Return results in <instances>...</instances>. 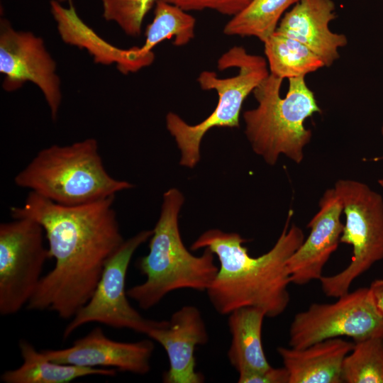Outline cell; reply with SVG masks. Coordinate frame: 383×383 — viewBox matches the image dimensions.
Segmentation results:
<instances>
[{
  "label": "cell",
  "instance_id": "6da1fadb",
  "mask_svg": "<svg viewBox=\"0 0 383 383\" xmlns=\"http://www.w3.org/2000/svg\"><path fill=\"white\" fill-rule=\"evenodd\" d=\"M114 199L63 206L30 192L23 205L11 207L13 218H28L41 225L55 260L42 277L28 310H49L69 320L89 301L106 262L125 240Z\"/></svg>",
  "mask_w": 383,
  "mask_h": 383
},
{
  "label": "cell",
  "instance_id": "7a4b0ae2",
  "mask_svg": "<svg viewBox=\"0 0 383 383\" xmlns=\"http://www.w3.org/2000/svg\"><path fill=\"white\" fill-rule=\"evenodd\" d=\"M292 211L274 246L259 257H252L243 245L246 241L238 233L210 229L192 245L196 250L209 248L218 259L220 267L210 287L208 297L215 310L228 315L245 306L263 309L266 316L282 314L290 301L291 284L287 261L304 240L303 231L290 226Z\"/></svg>",
  "mask_w": 383,
  "mask_h": 383
},
{
  "label": "cell",
  "instance_id": "3957f363",
  "mask_svg": "<svg viewBox=\"0 0 383 383\" xmlns=\"http://www.w3.org/2000/svg\"><path fill=\"white\" fill-rule=\"evenodd\" d=\"M184 201L183 194L175 188L164 193L160 214L150 238L149 252L137 262L146 279L130 288L127 295L143 309L153 307L175 290L206 292L218 273L211 250L205 248L201 256H195L182 242L178 219Z\"/></svg>",
  "mask_w": 383,
  "mask_h": 383
},
{
  "label": "cell",
  "instance_id": "277c9868",
  "mask_svg": "<svg viewBox=\"0 0 383 383\" xmlns=\"http://www.w3.org/2000/svg\"><path fill=\"white\" fill-rule=\"evenodd\" d=\"M15 184L63 206L82 205L133 187L106 170L93 138L43 148L14 177Z\"/></svg>",
  "mask_w": 383,
  "mask_h": 383
},
{
  "label": "cell",
  "instance_id": "5b68a950",
  "mask_svg": "<svg viewBox=\"0 0 383 383\" xmlns=\"http://www.w3.org/2000/svg\"><path fill=\"white\" fill-rule=\"evenodd\" d=\"M282 81L270 73L252 91L257 106L243 113L245 133L253 151L270 165L281 155L301 162L304 149L312 137L304 121L321 112L304 77L289 79L284 98L280 96Z\"/></svg>",
  "mask_w": 383,
  "mask_h": 383
},
{
  "label": "cell",
  "instance_id": "8992f818",
  "mask_svg": "<svg viewBox=\"0 0 383 383\" xmlns=\"http://www.w3.org/2000/svg\"><path fill=\"white\" fill-rule=\"evenodd\" d=\"M218 69L238 67V74L227 78L216 72L202 71L197 79L204 90H215L218 96L213 111L204 121L190 125L179 115L169 112L166 127L181 152L179 164L193 168L200 160V146L204 135L213 127L238 128L243 104L255 88L270 74L267 62L260 55H251L241 46H235L218 60Z\"/></svg>",
  "mask_w": 383,
  "mask_h": 383
},
{
  "label": "cell",
  "instance_id": "52a82bcc",
  "mask_svg": "<svg viewBox=\"0 0 383 383\" xmlns=\"http://www.w3.org/2000/svg\"><path fill=\"white\" fill-rule=\"evenodd\" d=\"M345 215L340 243L353 248L350 264L341 272L320 278L321 289L338 298L353 282L383 260V198L368 185L353 179H338L333 187Z\"/></svg>",
  "mask_w": 383,
  "mask_h": 383
},
{
  "label": "cell",
  "instance_id": "ba28073f",
  "mask_svg": "<svg viewBox=\"0 0 383 383\" xmlns=\"http://www.w3.org/2000/svg\"><path fill=\"white\" fill-rule=\"evenodd\" d=\"M41 225L28 218L0 224V313L18 312L33 296L50 251Z\"/></svg>",
  "mask_w": 383,
  "mask_h": 383
},
{
  "label": "cell",
  "instance_id": "9c48e42d",
  "mask_svg": "<svg viewBox=\"0 0 383 383\" xmlns=\"http://www.w3.org/2000/svg\"><path fill=\"white\" fill-rule=\"evenodd\" d=\"M338 299L332 304H312L294 316L289 328L290 347L304 348L341 336L354 342L383 338V314L370 287L348 292Z\"/></svg>",
  "mask_w": 383,
  "mask_h": 383
},
{
  "label": "cell",
  "instance_id": "30bf717a",
  "mask_svg": "<svg viewBox=\"0 0 383 383\" xmlns=\"http://www.w3.org/2000/svg\"><path fill=\"white\" fill-rule=\"evenodd\" d=\"M152 234L144 230L125 240L105 264L94 293L71 318L62 336L70 337L79 327L96 322L114 328L130 329L147 335L157 321L144 318L129 303L125 283L127 271L136 250Z\"/></svg>",
  "mask_w": 383,
  "mask_h": 383
},
{
  "label": "cell",
  "instance_id": "8fae6325",
  "mask_svg": "<svg viewBox=\"0 0 383 383\" xmlns=\"http://www.w3.org/2000/svg\"><path fill=\"white\" fill-rule=\"evenodd\" d=\"M56 63L42 38L30 31L14 29L6 18L0 21V72L3 88L13 91L26 82L35 84L43 93L55 121L62 102L61 82Z\"/></svg>",
  "mask_w": 383,
  "mask_h": 383
},
{
  "label": "cell",
  "instance_id": "7c38bea8",
  "mask_svg": "<svg viewBox=\"0 0 383 383\" xmlns=\"http://www.w3.org/2000/svg\"><path fill=\"white\" fill-rule=\"evenodd\" d=\"M318 206V212L307 225L311 229L309 236L287 261L291 283L296 285L319 280L325 265L340 243L344 226L340 221L343 205L334 188L323 193Z\"/></svg>",
  "mask_w": 383,
  "mask_h": 383
},
{
  "label": "cell",
  "instance_id": "4fadbf2b",
  "mask_svg": "<svg viewBox=\"0 0 383 383\" xmlns=\"http://www.w3.org/2000/svg\"><path fill=\"white\" fill-rule=\"evenodd\" d=\"M165 350L169 369L162 374L165 383H202L203 374L196 370L194 351L209 341L204 321L198 308L184 306L169 321H159L147 333Z\"/></svg>",
  "mask_w": 383,
  "mask_h": 383
},
{
  "label": "cell",
  "instance_id": "5bb4252c",
  "mask_svg": "<svg viewBox=\"0 0 383 383\" xmlns=\"http://www.w3.org/2000/svg\"><path fill=\"white\" fill-rule=\"evenodd\" d=\"M50 360L83 367H110L144 375L150 370L154 351L152 339L126 343L109 338L96 327L68 348L41 350Z\"/></svg>",
  "mask_w": 383,
  "mask_h": 383
},
{
  "label": "cell",
  "instance_id": "9a60e30c",
  "mask_svg": "<svg viewBox=\"0 0 383 383\" xmlns=\"http://www.w3.org/2000/svg\"><path fill=\"white\" fill-rule=\"evenodd\" d=\"M333 0H299L281 18L276 32L305 45L331 67L340 57L338 50L348 44L343 33L333 32L330 23L336 18Z\"/></svg>",
  "mask_w": 383,
  "mask_h": 383
},
{
  "label": "cell",
  "instance_id": "2e32d148",
  "mask_svg": "<svg viewBox=\"0 0 383 383\" xmlns=\"http://www.w3.org/2000/svg\"><path fill=\"white\" fill-rule=\"evenodd\" d=\"M69 2L65 7L59 1H50L51 13L65 43L87 50L96 63L115 64L123 74L138 72L152 63L140 55L138 47L121 49L105 41L79 18L72 0Z\"/></svg>",
  "mask_w": 383,
  "mask_h": 383
},
{
  "label": "cell",
  "instance_id": "e0dca14e",
  "mask_svg": "<svg viewBox=\"0 0 383 383\" xmlns=\"http://www.w3.org/2000/svg\"><path fill=\"white\" fill-rule=\"evenodd\" d=\"M354 342L326 339L304 348L278 347L289 383H342V366Z\"/></svg>",
  "mask_w": 383,
  "mask_h": 383
},
{
  "label": "cell",
  "instance_id": "ac0fdd59",
  "mask_svg": "<svg viewBox=\"0 0 383 383\" xmlns=\"http://www.w3.org/2000/svg\"><path fill=\"white\" fill-rule=\"evenodd\" d=\"M231 343L228 351L231 365L238 374L271 367L262 344V327L266 313L255 306L237 309L228 314Z\"/></svg>",
  "mask_w": 383,
  "mask_h": 383
},
{
  "label": "cell",
  "instance_id": "d6986e66",
  "mask_svg": "<svg viewBox=\"0 0 383 383\" xmlns=\"http://www.w3.org/2000/svg\"><path fill=\"white\" fill-rule=\"evenodd\" d=\"M18 348L23 363L16 369L4 372L0 377L3 383H68L86 376L113 377L116 373L113 369L53 362L26 340H19Z\"/></svg>",
  "mask_w": 383,
  "mask_h": 383
},
{
  "label": "cell",
  "instance_id": "ffe728a7",
  "mask_svg": "<svg viewBox=\"0 0 383 383\" xmlns=\"http://www.w3.org/2000/svg\"><path fill=\"white\" fill-rule=\"evenodd\" d=\"M263 43L270 73L277 77H304L325 67L305 45L276 31Z\"/></svg>",
  "mask_w": 383,
  "mask_h": 383
},
{
  "label": "cell",
  "instance_id": "44dd1931",
  "mask_svg": "<svg viewBox=\"0 0 383 383\" xmlns=\"http://www.w3.org/2000/svg\"><path fill=\"white\" fill-rule=\"evenodd\" d=\"M195 26V18L187 11L158 0L152 21L145 30V43L139 47V52L143 57L155 58L152 49L166 39H173L177 46L185 45L194 38Z\"/></svg>",
  "mask_w": 383,
  "mask_h": 383
},
{
  "label": "cell",
  "instance_id": "7402d4cb",
  "mask_svg": "<svg viewBox=\"0 0 383 383\" xmlns=\"http://www.w3.org/2000/svg\"><path fill=\"white\" fill-rule=\"evenodd\" d=\"M299 0H252L226 24L228 35L255 37L264 43L276 30L285 11Z\"/></svg>",
  "mask_w": 383,
  "mask_h": 383
},
{
  "label": "cell",
  "instance_id": "603a6c76",
  "mask_svg": "<svg viewBox=\"0 0 383 383\" xmlns=\"http://www.w3.org/2000/svg\"><path fill=\"white\" fill-rule=\"evenodd\" d=\"M346 383H383V338L354 342L342 366Z\"/></svg>",
  "mask_w": 383,
  "mask_h": 383
},
{
  "label": "cell",
  "instance_id": "cb8c5ba5",
  "mask_svg": "<svg viewBox=\"0 0 383 383\" xmlns=\"http://www.w3.org/2000/svg\"><path fill=\"white\" fill-rule=\"evenodd\" d=\"M158 0H101L103 16L128 35L138 37L145 17Z\"/></svg>",
  "mask_w": 383,
  "mask_h": 383
},
{
  "label": "cell",
  "instance_id": "d4e9b609",
  "mask_svg": "<svg viewBox=\"0 0 383 383\" xmlns=\"http://www.w3.org/2000/svg\"><path fill=\"white\" fill-rule=\"evenodd\" d=\"M177 6L182 9L200 11L204 9L214 10L223 15L236 16L243 11L252 0H164Z\"/></svg>",
  "mask_w": 383,
  "mask_h": 383
},
{
  "label": "cell",
  "instance_id": "484cf974",
  "mask_svg": "<svg viewBox=\"0 0 383 383\" xmlns=\"http://www.w3.org/2000/svg\"><path fill=\"white\" fill-rule=\"evenodd\" d=\"M239 383H289V373L282 367H270L265 370L239 374Z\"/></svg>",
  "mask_w": 383,
  "mask_h": 383
},
{
  "label": "cell",
  "instance_id": "4316f807",
  "mask_svg": "<svg viewBox=\"0 0 383 383\" xmlns=\"http://www.w3.org/2000/svg\"><path fill=\"white\" fill-rule=\"evenodd\" d=\"M370 289L378 309L383 314V279L374 280L371 283Z\"/></svg>",
  "mask_w": 383,
  "mask_h": 383
},
{
  "label": "cell",
  "instance_id": "83f0119b",
  "mask_svg": "<svg viewBox=\"0 0 383 383\" xmlns=\"http://www.w3.org/2000/svg\"><path fill=\"white\" fill-rule=\"evenodd\" d=\"M379 184L383 188V178L378 180Z\"/></svg>",
  "mask_w": 383,
  "mask_h": 383
},
{
  "label": "cell",
  "instance_id": "f1b7e54d",
  "mask_svg": "<svg viewBox=\"0 0 383 383\" xmlns=\"http://www.w3.org/2000/svg\"><path fill=\"white\" fill-rule=\"evenodd\" d=\"M55 1H59V2L62 3V2H64L65 1H69V0H55Z\"/></svg>",
  "mask_w": 383,
  "mask_h": 383
},
{
  "label": "cell",
  "instance_id": "f546056e",
  "mask_svg": "<svg viewBox=\"0 0 383 383\" xmlns=\"http://www.w3.org/2000/svg\"><path fill=\"white\" fill-rule=\"evenodd\" d=\"M381 132H382V134L383 135V125H382V127Z\"/></svg>",
  "mask_w": 383,
  "mask_h": 383
}]
</instances>
